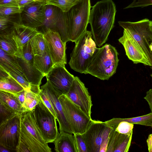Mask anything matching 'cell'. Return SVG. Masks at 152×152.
Wrapping results in <instances>:
<instances>
[{
    "label": "cell",
    "mask_w": 152,
    "mask_h": 152,
    "mask_svg": "<svg viewBox=\"0 0 152 152\" xmlns=\"http://www.w3.org/2000/svg\"><path fill=\"white\" fill-rule=\"evenodd\" d=\"M91 6L90 0H81L63 17L69 41L75 42L87 30Z\"/></svg>",
    "instance_id": "cell-3"
},
{
    "label": "cell",
    "mask_w": 152,
    "mask_h": 152,
    "mask_svg": "<svg viewBox=\"0 0 152 152\" xmlns=\"http://www.w3.org/2000/svg\"><path fill=\"white\" fill-rule=\"evenodd\" d=\"M47 50L54 66L67 64L66 43L63 41L59 33L48 29L44 34Z\"/></svg>",
    "instance_id": "cell-11"
},
{
    "label": "cell",
    "mask_w": 152,
    "mask_h": 152,
    "mask_svg": "<svg viewBox=\"0 0 152 152\" xmlns=\"http://www.w3.org/2000/svg\"><path fill=\"white\" fill-rule=\"evenodd\" d=\"M144 98L148 102L151 112H152V89H150L147 92L146 95Z\"/></svg>",
    "instance_id": "cell-39"
},
{
    "label": "cell",
    "mask_w": 152,
    "mask_h": 152,
    "mask_svg": "<svg viewBox=\"0 0 152 152\" xmlns=\"http://www.w3.org/2000/svg\"><path fill=\"white\" fill-rule=\"evenodd\" d=\"M0 101L20 113L24 112L23 106L15 94L0 91Z\"/></svg>",
    "instance_id": "cell-26"
},
{
    "label": "cell",
    "mask_w": 152,
    "mask_h": 152,
    "mask_svg": "<svg viewBox=\"0 0 152 152\" xmlns=\"http://www.w3.org/2000/svg\"><path fill=\"white\" fill-rule=\"evenodd\" d=\"M36 29L16 23L11 34L18 47L23 46L39 33Z\"/></svg>",
    "instance_id": "cell-20"
},
{
    "label": "cell",
    "mask_w": 152,
    "mask_h": 152,
    "mask_svg": "<svg viewBox=\"0 0 152 152\" xmlns=\"http://www.w3.org/2000/svg\"><path fill=\"white\" fill-rule=\"evenodd\" d=\"M149 48L151 50L152 52V42H151Z\"/></svg>",
    "instance_id": "cell-46"
},
{
    "label": "cell",
    "mask_w": 152,
    "mask_h": 152,
    "mask_svg": "<svg viewBox=\"0 0 152 152\" xmlns=\"http://www.w3.org/2000/svg\"><path fill=\"white\" fill-rule=\"evenodd\" d=\"M19 0H0V6L4 5H18ZM19 6V5H18Z\"/></svg>",
    "instance_id": "cell-40"
},
{
    "label": "cell",
    "mask_w": 152,
    "mask_h": 152,
    "mask_svg": "<svg viewBox=\"0 0 152 152\" xmlns=\"http://www.w3.org/2000/svg\"><path fill=\"white\" fill-rule=\"evenodd\" d=\"M150 26L151 29L152 31V21L150 20Z\"/></svg>",
    "instance_id": "cell-45"
},
{
    "label": "cell",
    "mask_w": 152,
    "mask_h": 152,
    "mask_svg": "<svg viewBox=\"0 0 152 152\" xmlns=\"http://www.w3.org/2000/svg\"><path fill=\"white\" fill-rule=\"evenodd\" d=\"M115 48L106 44L97 48L91 58L86 71L101 80H108L116 71L119 59Z\"/></svg>",
    "instance_id": "cell-2"
},
{
    "label": "cell",
    "mask_w": 152,
    "mask_h": 152,
    "mask_svg": "<svg viewBox=\"0 0 152 152\" xmlns=\"http://www.w3.org/2000/svg\"><path fill=\"white\" fill-rule=\"evenodd\" d=\"M23 9L18 5L0 6V16H8L21 13Z\"/></svg>",
    "instance_id": "cell-34"
},
{
    "label": "cell",
    "mask_w": 152,
    "mask_h": 152,
    "mask_svg": "<svg viewBox=\"0 0 152 152\" xmlns=\"http://www.w3.org/2000/svg\"><path fill=\"white\" fill-rule=\"evenodd\" d=\"M15 94L16 95L23 106L25 99V89Z\"/></svg>",
    "instance_id": "cell-42"
},
{
    "label": "cell",
    "mask_w": 152,
    "mask_h": 152,
    "mask_svg": "<svg viewBox=\"0 0 152 152\" xmlns=\"http://www.w3.org/2000/svg\"><path fill=\"white\" fill-rule=\"evenodd\" d=\"M75 43L69 64L75 71L86 74L90 59L97 48L91 31H87Z\"/></svg>",
    "instance_id": "cell-5"
},
{
    "label": "cell",
    "mask_w": 152,
    "mask_h": 152,
    "mask_svg": "<svg viewBox=\"0 0 152 152\" xmlns=\"http://www.w3.org/2000/svg\"><path fill=\"white\" fill-rule=\"evenodd\" d=\"M18 47L11 34H0V48L8 53L14 55Z\"/></svg>",
    "instance_id": "cell-28"
},
{
    "label": "cell",
    "mask_w": 152,
    "mask_h": 152,
    "mask_svg": "<svg viewBox=\"0 0 152 152\" xmlns=\"http://www.w3.org/2000/svg\"><path fill=\"white\" fill-rule=\"evenodd\" d=\"M115 5L112 0H102L96 3L90 10L89 23L92 38L97 46L100 47L107 41L114 27Z\"/></svg>",
    "instance_id": "cell-1"
},
{
    "label": "cell",
    "mask_w": 152,
    "mask_h": 152,
    "mask_svg": "<svg viewBox=\"0 0 152 152\" xmlns=\"http://www.w3.org/2000/svg\"><path fill=\"white\" fill-rule=\"evenodd\" d=\"M53 143L56 152H78L73 134L60 131Z\"/></svg>",
    "instance_id": "cell-19"
},
{
    "label": "cell",
    "mask_w": 152,
    "mask_h": 152,
    "mask_svg": "<svg viewBox=\"0 0 152 152\" xmlns=\"http://www.w3.org/2000/svg\"><path fill=\"white\" fill-rule=\"evenodd\" d=\"M79 1H80L81 0H78Z\"/></svg>",
    "instance_id": "cell-49"
},
{
    "label": "cell",
    "mask_w": 152,
    "mask_h": 152,
    "mask_svg": "<svg viewBox=\"0 0 152 152\" xmlns=\"http://www.w3.org/2000/svg\"><path fill=\"white\" fill-rule=\"evenodd\" d=\"M78 152H88L86 143L81 134H73Z\"/></svg>",
    "instance_id": "cell-36"
},
{
    "label": "cell",
    "mask_w": 152,
    "mask_h": 152,
    "mask_svg": "<svg viewBox=\"0 0 152 152\" xmlns=\"http://www.w3.org/2000/svg\"><path fill=\"white\" fill-rule=\"evenodd\" d=\"M30 152H51V148L43 138L32 110L23 113L21 117L19 141Z\"/></svg>",
    "instance_id": "cell-4"
},
{
    "label": "cell",
    "mask_w": 152,
    "mask_h": 152,
    "mask_svg": "<svg viewBox=\"0 0 152 152\" xmlns=\"http://www.w3.org/2000/svg\"><path fill=\"white\" fill-rule=\"evenodd\" d=\"M22 113L16 114L0 123V146L16 151L20 140Z\"/></svg>",
    "instance_id": "cell-10"
},
{
    "label": "cell",
    "mask_w": 152,
    "mask_h": 152,
    "mask_svg": "<svg viewBox=\"0 0 152 152\" xmlns=\"http://www.w3.org/2000/svg\"><path fill=\"white\" fill-rule=\"evenodd\" d=\"M61 10L58 7L52 5L46 4L45 18L42 25L37 30L44 34L48 29L56 31V27Z\"/></svg>",
    "instance_id": "cell-18"
},
{
    "label": "cell",
    "mask_w": 152,
    "mask_h": 152,
    "mask_svg": "<svg viewBox=\"0 0 152 152\" xmlns=\"http://www.w3.org/2000/svg\"><path fill=\"white\" fill-rule=\"evenodd\" d=\"M0 16V34H7L11 33L16 23H19L16 20L15 15Z\"/></svg>",
    "instance_id": "cell-29"
},
{
    "label": "cell",
    "mask_w": 152,
    "mask_h": 152,
    "mask_svg": "<svg viewBox=\"0 0 152 152\" xmlns=\"http://www.w3.org/2000/svg\"><path fill=\"white\" fill-rule=\"evenodd\" d=\"M10 151L9 150L7 149L4 147L0 146V152H9Z\"/></svg>",
    "instance_id": "cell-44"
},
{
    "label": "cell",
    "mask_w": 152,
    "mask_h": 152,
    "mask_svg": "<svg viewBox=\"0 0 152 152\" xmlns=\"http://www.w3.org/2000/svg\"><path fill=\"white\" fill-rule=\"evenodd\" d=\"M37 1V0H19L18 2L19 7L23 9L26 5L31 3Z\"/></svg>",
    "instance_id": "cell-41"
},
{
    "label": "cell",
    "mask_w": 152,
    "mask_h": 152,
    "mask_svg": "<svg viewBox=\"0 0 152 152\" xmlns=\"http://www.w3.org/2000/svg\"><path fill=\"white\" fill-rule=\"evenodd\" d=\"M151 5H152V0H133L131 4L124 9L144 7Z\"/></svg>",
    "instance_id": "cell-38"
},
{
    "label": "cell",
    "mask_w": 152,
    "mask_h": 152,
    "mask_svg": "<svg viewBox=\"0 0 152 152\" xmlns=\"http://www.w3.org/2000/svg\"><path fill=\"white\" fill-rule=\"evenodd\" d=\"M24 90L15 79L0 68V91L16 94Z\"/></svg>",
    "instance_id": "cell-22"
},
{
    "label": "cell",
    "mask_w": 152,
    "mask_h": 152,
    "mask_svg": "<svg viewBox=\"0 0 152 152\" xmlns=\"http://www.w3.org/2000/svg\"><path fill=\"white\" fill-rule=\"evenodd\" d=\"M150 76H151V77H152V73H151V75H150Z\"/></svg>",
    "instance_id": "cell-48"
},
{
    "label": "cell",
    "mask_w": 152,
    "mask_h": 152,
    "mask_svg": "<svg viewBox=\"0 0 152 152\" xmlns=\"http://www.w3.org/2000/svg\"><path fill=\"white\" fill-rule=\"evenodd\" d=\"M7 73L19 83L25 90L30 89V84L24 74L15 72Z\"/></svg>",
    "instance_id": "cell-35"
},
{
    "label": "cell",
    "mask_w": 152,
    "mask_h": 152,
    "mask_svg": "<svg viewBox=\"0 0 152 152\" xmlns=\"http://www.w3.org/2000/svg\"><path fill=\"white\" fill-rule=\"evenodd\" d=\"M39 95L46 106L51 111L57 119L56 113L53 108L50 101L45 91L40 88Z\"/></svg>",
    "instance_id": "cell-37"
},
{
    "label": "cell",
    "mask_w": 152,
    "mask_h": 152,
    "mask_svg": "<svg viewBox=\"0 0 152 152\" xmlns=\"http://www.w3.org/2000/svg\"><path fill=\"white\" fill-rule=\"evenodd\" d=\"M118 41L123 46L128 58L134 64L142 63L151 67V64L137 42L125 30Z\"/></svg>",
    "instance_id": "cell-16"
},
{
    "label": "cell",
    "mask_w": 152,
    "mask_h": 152,
    "mask_svg": "<svg viewBox=\"0 0 152 152\" xmlns=\"http://www.w3.org/2000/svg\"><path fill=\"white\" fill-rule=\"evenodd\" d=\"M34 66L45 76L54 66L50 56L47 51L41 56H34Z\"/></svg>",
    "instance_id": "cell-24"
},
{
    "label": "cell",
    "mask_w": 152,
    "mask_h": 152,
    "mask_svg": "<svg viewBox=\"0 0 152 152\" xmlns=\"http://www.w3.org/2000/svg\"><path fill=\"white\" fill-rule=\"evenodd\" d=\"M34 56H41L47 51L44 34L39 32L29 41Z\"/></svg>",
    "instance_id": "cell-27"
},
{
    "label": "cell",
    "mask_w": 152,
    "mask_h": 152,
    "mask_svg": "<svg viewBox=\"0 0 152 152\" xmlns=\"http://www.w3.org/2000/svg\"><path fill=\"white\" fill-rule=\"evenodd\" d=\"M66 96L74 103L79 105L87 115L91 118L93 105L91 97L88 88L80 78L75 76Z\"/></svg>",
    "instance_id": "cell-13"
},
{
    "label": "cell",
    "mask_w": 152,
    "mask_h": 152,
    "mask_svg": "<svg viewBox=\"0 0 152 152\" xmlns=\"http://www.w3.org/2000/svg\"><path fill=\"white\" fill-rule=\"evenodd\" d=\"M14 55L22 58L34 65V55L33 53L29 41L23 46L18 47L17 52Z\"/></svg>",
    "instance_id": "cell-31"
},
{
    "label": "cell",
    "mask_w": 152,
    "mask_h": 152,
    "mask_svg": "<svg viewBox=\"0 0 152 152\" xmlns=\"http://www.w3.org/2000/svg\"><path fill=\"white\" fill-rule=\"evenodd\" d=\"M46 2L36 1L26 5L19 14V23L37 29L45 18Z\"/></svg>",
    "instance_id": "cell-12"
},
{
    "label": "cell",
    "mask_w": 152,
    "mask_h": 152,
    "mask_svg": "<svg viewBox=\"0 0 152 152\" xmlns=\"http://www.w3.org/2000/svg\"><path fill=\"white\" fill-rule=\"evenodd\" d=\"M45 77L55 88L65 94L69 91L75 77L67 71L64 65L54 66Z\"/></svg>",
    "instance_id": "cell-15"
},
{
    "label": "cell",
    "mask_w": 152,
    "mask_h": 152,
    "mask_svg": "<svg viewBox=\"0 0 152 152\" xmlns=\"http://www.w3.org/2000/svg\"><path fill=\"white\" fill-rule=\"evenodd\" d=\"M25 91V99L23 105L24 112L32 110L38 104L40 99L39 94L35 93L30 89Z\"/></svg>",
    "instance_id": "cell-30"
},
{
    "label": "cell",
    "mask_w": 152,
    "mask_h": 152,
    "mask_svg": "<svg viewBox=\"0 0 152 152\" xmlns=\"http://www.w3.org/2000/svg\"><path fill=\"white\" fill-rule=\"evenodd\" d=\"M106 124L118 132L125 135H132L134 124L125 121H121L118 118H113L105 121Z\"/></svg>",
    "instance_id": "cell-25"
},
{
    "label": "cell",
    "mask_w": 152,
    "mask_h": 152,
    "mask_svg": "<svg viewBox=\"0 0 152 152\" xmlns=\"http://www.w3.org/2000/svg\"><path fill=\"white\" fill-rule=\"evenodd\" d=\"M150 21L145 18L136 22L119 21L118 23L137 43L149 61L152 69V52L149 48L152 42V31Z\"/></svg>",
    "instance_id": "cell-6"
},
{
    "label": "cell",
    "mask_w": 152,
    "mask_h": 152,
    "mask_svg": "<svg viewBox=\"0 0 152 152\" xmlns=\"http://www.w3.org/2000/svg\"><path fill=\"white\" fill-rule=\"evenodd\" d=\"M112 129L105 122L93 120L86 131L81 134L88 152H106Z\"/></svg>",
    "instance_id": "cell-7"
},
{
    "label": "cell",
    "mask_w": 152,
    "mask_h": 152,
    "mask_svg": "<svg viewBox=\"0 0 152 152\" xmlns=\"http://www.w3.org/2000/svg\"><path fill=\"white\" fill-rule=\"evenodd\" d=\"M38 1H43L46 2L47 0H37Z\"/></svg>",
    "instance_id": "cell-47"
},
{
    "label": "cell",
    "mask_w": 152,
    "mask_h": 152,
    "mask_svg": "<svg viewBox=\"0 0 152 152\" xmlns=\"http://www.w3.org/2000/svg\"><path fill=\"white\" fill-rule=\"evenodd\" d=\"M41 88L45 91L50 101L56 114L60 131L73 134V130L66 117L58 99L59 96L63 94L55 88L47 80L46 83L41 87Z\"/></svg>",
    "instance_id": "cell-14"
},
{
    "label": "cell",
    "mask_w": 152,
    "mask_h": 152,
    "mask_svg": "<svg viewBox=\"0 0 152 152\" xmlns=\"http://www.w3.org/2000/svg\"><path fill=\"white\" fill-rule=\"evenodd\" d=\"M58 99L74 134H83L88 128L93 120L66 94H62Z\"/></svg>",
    "instance_id": "cell-8"
},
{
    "label": "cell",
    "mask_w": 152,
    "mask_h": 152,
    "mask_svg": "<svg viewBox=\"0 0 152 152\" xmlns=\"http://www.w3.org/2000/svg\"><path fill=\"white\" fill-rule=\"evenodd\" d=\"M146 142L149 152H152V134L149 135Z\"/></svg>",
    "instance_id": "cell-43"
},
{
    "label": "cell",
    "mask_w": 152,
    "mask_h": 152,
    "mask_svg": "<svg viewBox=\"0 0 152 152\" xmlns=\"http://www.w3.org/2000/svg\"><path fill=\"white\" fill-rule=\"evenodd\" d=\"M32 111L45 140L47 143L53 142L59 133L56 119L46 106L41 97L38 104Z\"/></svg>",
    "instance_id": "cell-9"
},
{
    "label": "cell",
    "mask_w": 152,
    "mask_h": 152,
    "mask_svg": "<svg viewBox=\"0 0 152 152\" xmlns=\"http://www.w3.org/2000/svg\"><path fill=\"white\" fill-rule=\"evenodd\" d=\"M23 72L30 84L40 86L41 80L45 76L33 65L22 58L16 56Z\"/></svg>",
    "instance_id": "cell-21"
},
{
    "label": "cell",
    "mask_w": 152,
    "mask_h": 152,
    "mask_svg": "<svg viewBox=\"0 0 152 152\" xmlns=\"http://www.w3.org/2000/svg\"><path fill=\"white\" fill-rule=\"evenodd\" d=\"M132 136L120 133L112 129L109 135L106 152H128Z\"/></svg>",
    "instance_id": "cell-17"
},
{
    "label": "cell",
    "mask_w": 152,
    "mask_h": 152,
    "mask_svg": "<svg viewBox=\"0 0 152 152\" xmlns=\"http://www.w3.org/2000/svg\"><path fill=\"white\" fill-rule=\"evenodd\" d=\"M0 68L7 73L15 72L24 74L16 57L0 48Z\"/></svg>",
    "instance_id": "cell-23"
},
{
    "label": "cell",
    "mask_w": 152,
    "mask_h": 152,
    "mask_svg": "<svg viewBox=\"0 0 152 152\" xmlns=\"http://www.w3.org/2000/svg\"><path fill=\"white\" fill-rule=\"evenodd\" d=\"M0 123L20 113L0 101Z\"/></svg>",
    "instance_id": "cell-33"
},
{
    "label": "cell",
    "mask_w": 152,
    "mask_h": 152,
    "mask_svg": "<svg viewBox=\"0 0 152 152\" xmlns=\"http://www.w3.org/2000/svg\"><path fill=\"white\" fill-rule=\"evenodd\" d=\"M79 1L78 0H47L46 3L58 7L63 12H67Z\"/></svg>",
    "instance_id": "cell-32"
}]
</instances>
